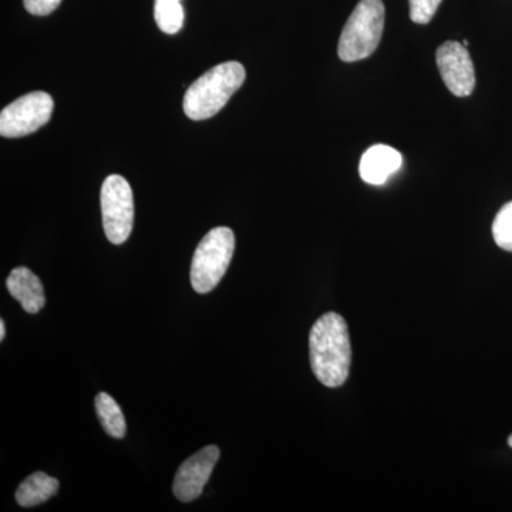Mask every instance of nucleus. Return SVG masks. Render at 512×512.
<instances>
[{"instance_id":"13","label":"nucleus","mask_w":512,"mask_h":512,"mask_svg":"<svg viewBox=\"0 0 512 512\" xmlns=\"http://www.w3.org/2000/svg\"><path fill=\"white\" fill-rule=\"evenodd\" d=\"M154 18L161 32L175 35L184 26L185 13L181 0H156Z\"/></svg>"},{"instance_id":"19","label":"nucleus","mask_w":512,"mask_h":512,"mask_svg":"<svg viewBox=\"0 0 512 512\" xmlns=\"http://www.w3.org/2000/svg\"><path fill=\"white\" fill-rule=\"evenodd\" d=\"M464 46L468 47V40H464V43H463Z\"/></svg>"},{"instance_id":"11","label":"nucleus","mask_w":512,"mask_h":512,"mask_svg":"<svg viewBox=\"0 0 512 512\" xmlns=\"http://www.w3.org/2000/svg\"><path fill=\"white\" fill-rule=\"evenodd\" d=\"M59 485L55 477L47 476L43 471H36L19 485L16 501L20 507L25 508L46 503L47 500L55 497L59 491Z\"/></svg>"},{"instance_id":"10","label":"nucleus","mask_w":512,"mask_h":512,"mask_svg":"<svg viewBox=\"0 0 512 512\" xmlns=\"http://www.w3.org/2000/svg\"><path fill=\"white\" fill-rule=\"evenodd\" d=\"M6 288L22 308L32 315L42 311L45 306L46 296L42 282L25 266H18L10 272L6 279Z\"/></svg>"},{"instance_id":"8","label":"nucleus","mask_w":512,"mask_h":512,"mask_svg":"<svg viewBox=\"0 0 512 512\" xmlns=\"http://www.w3.org/2000/svg\"><path fill=\"white\" fill-rule=\"evenodd\" d=\"M220 454V448L217 446H207L181 464L175 474L173 487L178 500L191 503L200 497L210 480L215 464L220 460Z\"/></svg>"},{"instance_id":"9","label":"nucleus","mask_w":512,"mask_h":512,"mask_svg":"<svg viewBox=\"0 0 512 512\" xmlns=\"http://www.w3.org/2000/svg\"><path fill=\"white\" fill-rule=\"evenodd\" d=\"M402 164L403 157L399 151L384 144H376L363 154L359 174L367 184L383 185L400 170Z\"/></svg>"},{"instance_id":"15","label":"nucleus","mask_w":512,"mask_h":512,"mask_svg":"<svg viewBox=\"0 0 512 512\" xmlns=\"http://www.w3.org/2000/svg\"><path fill=\"white\" fill-rule=\"evenodd\" d=\"M443 0H409L410 19L417 25H427L436 15Z\"/></svg>"},{"instance_id":"3","label":"nucleus","mask_w":512,"mask_h":512,"mask_svg":"<svg viewBox=\"0 0 512 512\" xmlns=\"http://www.w3.org/2000/svg\"><path fill=\"white\" fill-rule=\"evenodd\" d=\"M384 30L382 0H360L340 35L338 55L342 62L353 63L376 52Z\"/></svg>"},{"instance_id":"6","label":"nucleus","mask_w":512,"mask_h":512,"mask_svg":"<svg viewBox=\"0 0 512 512\" xmlns=\"http://www.w3.org/2000/svg\"><path fill=\"white\" fill-rule=\"evenodd\" d=\"M55 101L45 92L25 94L0 113V134L19 138L36 133L52 119Z\"/></svg>"},{"instance_id":"14","label":"nucleus","mask_w":512,"mask_h":512,"mask_svg":"<svg viewBox=\"0 0 512 512\" xmlns=\"http://www.w3.org/2000/svg\"><path fill=\"white\" fill-rule=\"evenodd\" d=\"M493 237L498 247L512 252V201L498 211L493 224Z\"/></svg>"},{"instance_id":"1","label":"nucleus","mask_w":512,"mask_h":512,"mask_svg":"<svg viewBox=\"0 0 512 512\" xmlns=\"http://www.w3.org/2000/svg\"><path fill=\"white\" fill-rule=\"evenodd\" d=\"M309 355L313 373L326 387L342 386L348 380L352 363L349 329L339 313L320 316L309 335Z\"/></svg>"},{"instance_id":"18","label":"nucleus","mask_w":512,"mask_h":512,"mask_svg":"<svg viewBox=\"0 0 512 512\" xmlns=\"http://www.w3.org/2000/svg\"><path fill=\"white\" fill-rule=\"evenodd\" d=\"M508 446L512 448V434L510 437H508Z\"/></svg>"},{"instance_id":"12","label":"nucleus","mask_w":512,"mask_h":512,"mask_svg":"<svg viewBox=\"0 0 512 512\" xmlns=\"http://www.w3.org/2000/svg\"><path fill=\"white\" fill-rule=\"evenodd\" d=\"M96 412L101 426L113 439H124L127 431L126 419L119 404L109 393H99L96 397Z\"/></svg>"},{"instance_id":"2","label":"nucleus","mask_w":512,"mask_h":512,"mask_svg":"<svg viewBox=\"0 0 512 512\" xmlns=\"http://www.w3.org/2000/svg\"><path fill=\"white\" fill-rule=\"evenodd\" d=\"M247 79L245 67L239 62H225L212 67L188 87L184 96V113L188 119H211L241 89Z\"/></svg>"},{"instance_id":"16","label":"nucleus","mask_w":512,"mask_h":512,"mask_svg":"<svg viewBox=\"0 0 512 512\" xmlns=\"http://www.w3.org/2000/svg\"><path fill=\"white\" fill-rule=\"evenodd\" d=\"M30 15L47 16L59 8L62 0H23Z\"/></svg>"},{"instance_id":"4","label":"nucleus","mask_w":512,"mask_h":512,"mask_svg":"<svg viewBox=\"0 0 512 512\" xmlns=\"http://www.w3.org/2000/svg\"><path fill=\"white\" fill-rule=\"evenodd\" d=\"M235 251V235L232 229H211L197 249L191 262V285L195 292L214 291L227 274Z\"/></svg>"},{"instance_id":"5","label":"nucleus","mask_w":512,"mask_h":512,"mask_svg":"<svg viewBox=\"0 0 512 512\" xmlns=\"http://www.w3.org/2000/svg\"><path fill=\"white\" fill-rule=\"evenodd\" d=\"M100 204L104 234L111 244H124L134 224L133 190L126 178L109 175L101 185Z\"/></svg>"},{"instance_id":"7","label":"nucleus","mask_w":512,"mask_h":512,"mask_svg":"<svg viewBox=\"0 0 512 512\" xmlns=\"http://www.w3.org/2000/svg\"><path fill=\"white\" fill-rule=\"evenodd\" d=\"M437 67L447 89L456 97H468L476 87V70L467 47L458 42L443 43L437 49Z\"/></svg>"},{"instance_id":"17","label":"nucleus","mask_w":512,"mask_h":512,"mask_svg":"<svg viewBox=\"0 0 512 512\" xmlns=\"http://www.w3.org/2000/svg\"><path fill=\"white\" fill-rule=\"evenodd\" d=\"M6 336V325L5 320H0V340L5 339Z\"/></svg>"}]
</instances>
